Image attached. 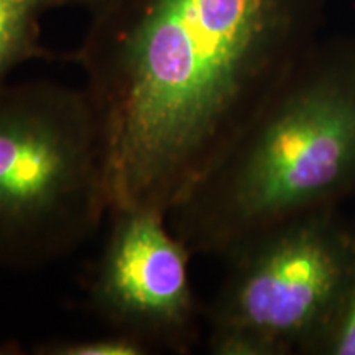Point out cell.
Masks as SVG:
<instances>
[{
  "instance_id": "1",
  "label": "cell",
  "mask_w": 355,
  "mask_h": 355,
  "mask_svg": "<svg viewBox=\"0 0 355 355\" xmlns=\"http://www.w3.org/2000/svg\"><path fill=\"white\" fill-rule=\"evenodd\" d=\"M313 0H97L69 61L109 214L168 216L288 79Z\"/></svg>"
},
{
  "instance_id": "2",
  "label": "cell",
  "mask_w": 355,
  "mask_h": 355,
  "mask_svg": "<svg viewBox=\"0 0 355 355\" xmlns=\"http://www.w3.org/2000/svg\"><path fill=\"white\" fill-rule=\"evenodd\" d=\"M355 170L354 74L286 79L168 214L191 254H229Z\"/></svg>"
},
{
  "instance_id": "3",
  "label": "cell",
  "mask_w": 355,
  "mask_h": 355,
  "mask_svg": "<svg viewBox=\"0 0 355 355\" xmlns=\"http://www.w3.org/2000/svg\"><path fill=\"white\" fill-rule=\"evenodd\" d=\"M109 216L101 133L84 87L0 84V270L73 255Z\"/></svg>"
},
{
  "instance_id": "4",
  "label": "cell",
  "mask_w": 355,
  "mask_h": 355,
  "mask_svg": "<svg viewBox=\"0 0 355 355\" xmlns=\"http://www.w3.org/2000/svg\"><path fill=\"white\" fill-rule=\"evenodd\" d=\"M232 272L207 309L211 352L275 355L324 329L355 273L352 239L318 219H291L227 254Z\"/></svg>"
},
{
  "instance_id": "5",
  "label": "cell",
  "mask_w": 355,
  "mask_h": 355,
  "mask_svg": "<svg viewBox=\"0 0 355 355\" xmlns=\"http://www.w3.org/2000/svg\"><path fill=\"white\" fill-rule=\"evenodd\" d=\"M110 229L89 285L92 309L109 331L173 354H188L199 336V306L189 277L191 250L165 212L125 207Z\"/></svg>"
},
{
  "instance_id": "6",
  "label": "cell",
  "mask_w": 355,
  "mask_h": 355,
  "mask_svg": "<svg viewBox=\"0 0 355 355\" xmlns=\"http://www.w3.org/2000/svg\"><path fill=\"white\" fill-rule=\"evenodd\" d=\"M97 0H0V84L32 61H51L42 42V19L60 8L89 10Z\"/></svg>"
},
{
  "instance_id": "7",
  "label": "cell",
  "mask_w": 355,
  "mask_h": 355,
  "mask_svg": "<svg viewBox=\"0 0 355 355\" xmlns=\"http://www.w3.org/2000/svg\"><path fill=\"white\" fill-rule=\"evenodd\" d=\"M33 355H146L152 354L148 345L135 337L109 331L105 336L84 339H56L33 345Z\"/></svg>"
},
{
  "instance_id": "8",
  "label": "cell",
  "mask_w": 355,
  "mask_h": 355,
  "mask_svg": "<svg viewBox=\"0 0 355 355\" xmlns=\"http://www.w3.org/2000/svg\"><path fill=\"white\" fill-rule=\"evenodd\" d=\"M326 326V352L355 355V273Z\"/></svg>"
}]
</instances>
